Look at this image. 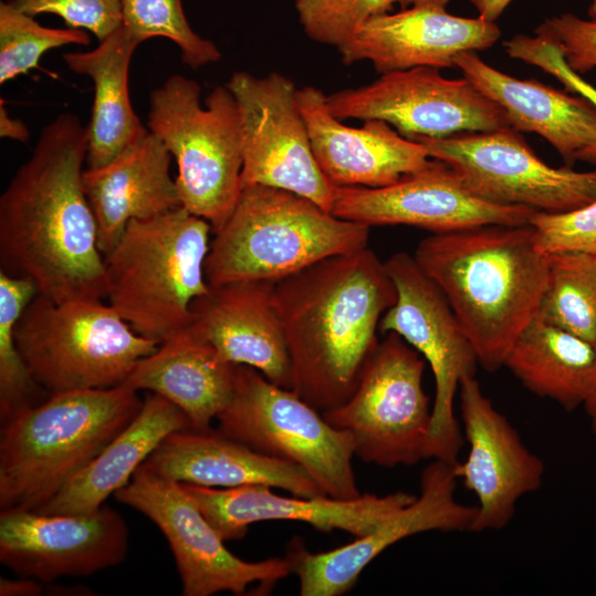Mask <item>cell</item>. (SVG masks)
<instances>
[{"instance_id": "8", "label": "cell", "mask_w": 596, "mask_h": 596, "mask_svg": "<svg viewBox=\"0 0 596 596\" xmlns=\"http://www.w3.org/2000/svg\"><path fill=\"white\" fill-rule=\"evenodd\" d=\"M14 339L47 395L118 386L160 344L138 334L100 299L56 304L41 295L23 310Z\"/></svg>"}, {"instance_id": "12", "label": "cell", "mask_w": 596, "mask_h": 596, "mask_svg": "<svg viewBox=\"0 0 596 596\" xmlns=\"http://www.w3.org/2000/svg\"><path fill=\"white\" fill-rule=\"evenodd\" d=\"M447 163L479 198L501 205L562 213L596 200V168L575 171L541 160L513 128L413 138Z\"/></svg>"}, {"instance_id": "32", "label": "cell", "mask_w": 596, "mask_h": 596, "mask_svg": "<svg viewBox=\"0 0 596 596\" xmlns=\"http://www.w3.org/2000/svg\"><path fill=\"white\" fill-rule=\"evenodd\" d=\"M38 295L33 281L0 272V418L35 405L47 394L31 376L14 339V326Z\"/></svg>"}, {"instance_id": "3", "label": "cell", "mask_w": 596, "mask_h": 596, "mask_svg": "<svg viewBox=\"0 0 596 596\" xmlns=\"http://www.w3.org/2000/svg\"><path fill=\"white\" fill-rule=\"evenodd\" d=\"M413 256L446 297L478 363L488 372L502 368L547 281L549 255L538 248L532 225L432 234Z\"/></svg>"}, {"instance_id": "19", "label": "cell", "mask_w": 596, "mask_h": 596, "mask_svg": "<svg viewBox=\"0 0 596 596\" xmlns=\"http://www.w3.org/2000/svg\"><path fill=\"white\" fill-rule=\"evenodd\" d=\"M464 439L469 451L454 465L457 480L477 498L472 532L498 531L513 519L518 501L543 482L542 459L523 443L472 376L459 385Z\"/></svg>"}, {"instance_id": "7", "label": "cell", "mask_w": 596, "mask_h": 596, "mask_svg": "<svg viewBox=\"0 0 596 596\" xmlns=\"http://www.w3.org/2000/svg\"><path fill=\"white\" fill-rule=\"evenodd\" d=\"M147 128L175 160L181 206L215 233L242 192V129L236 100L219 85L201 103V87L175 74L151 91Z\"/></svg>"}, {"instance_id": "39", "label": "cell", "mask_w": 596, "mask_h": 596, "mask_svg": "<svg viewBox=\"0 0 596 596\" xmlns=\"http://www.w3.org/2000/svg\"><path fill=\"white\" fill-rule=\"evenodd\" d=\"M535 34L553 41L575 73L581 75L596 68V20L562 13L546 19Z\"/></svg>"}, {"instance_id": "31", "label": "cell", "mask_w": 596, "mask_h": 596, "mask_svg": "<svg viewBox=\"0 0 596 596\" xmlns=\"http://www.w3.org/2000/svg\"><path fill=\"white\" fill-rule=\"evenodd\" d=\"M536 317L596 344V255H549Z\"/></svg>"}, {"instance_id": "41", "label": "cell", "mask_w": 596, "mask_h": 596, "mask_svg": "<svg viewBox=\"0 0 596 596\" xmlns=\"http://www.w3.org/2000/svg\"><path fill=\"white\" fill-rule=\"evenodd\" d=\"M0 136L1 138H8L20 142H26L30 137L26 125L20 120L12 118L1 99L0 103Z\"/></svg>"}, {"instance_id": "27", "label": "cell", "mask_w": 596, "mask_h": 596, "mask_svg": "<svg viewBox=\"0 0 596 596\" xmlns=\"http://www.w3.org/2000/svg\"><path fill=\"white\" fill-rule=\"evenodd\" d=\"M237 365L188 324L139 360L123 384L164 397L187 415L193 429L203 430L230 402Z\"/></svg>"}, {"instance_id": "9", "label": "cell", "mask_w": 596, "mask_h": 596, "mask_svg": "<svg viewBox=\"0 0 596 596\" xmlns=\"http://www.w3.org/2000/svg\"><path fill=\"white\" fill-rule=\"evenodd\" d=\"M215 421L225 436L300 467L328 497L349 500L362 494L352 465L351 434L256 369L237 365L232 397Z\"/></svg>"}, {"instance_id": "24", "label": "cell", "mask_w": 596, "mask_h": 596, "mask_svg": "<svg viewBox=\"0 0 596 596\" xmlns=\"http://www.w3.org/2000/svg\"><path fill=\"white\" fill-rule=\"evenodd\" d=\"M142 466L179 483L211 488L265 485L297 497L327 496L297 465L260 454L212 428L170 434Z\"/></svg>"}, {"instance_id": "42", "label": "cell", "mask_w": 596, "mask_h": 596, "mask_svg": "<svg viewBox=\"0 0 596 596\" xmlns=\"http://www.w3.org/2000/svg\"><path fill=\"white\" fill-rule=\"evenodd\" d=\"M477 9L479 18L496 22L512 0H468Z\"/></svg>"}, {"instance_id": "11", "label": "cell", "mask_w": 596, "mask_h": 596, "mask_svg": "<svg viewBox=\"0 0 596 596\" xmlns=\"http://www.w3.org/2000/svg\"><path fill=\"white\" fill-rule=\"evenodd\" d=\"M385 268L396 300L382 316L379 331L395 332L429 364L435 381L429 432L430 460L456 462L464 435L455 415L461 381L475 375L478 359L455 312L414 256L398 252Z\"/></svg>"}, {"instance_id": "33", "label": "cell", "mask_w": 596, "mask_h": 596, "mask_svg": "<svg viewBox=\"0 0 596 596\" xmlns=\"http://www.w3.org/2000/svg\"><path fill=\"white\" fill-rule=\"evenodd\" d=\"M89 43L86 30L44 26L8 1L0 2V84L38 67L50 50Z\"/></svg>"}, {"instance_id": "35", "label": "cell", "mask_w": 596, "mask_h": 596, "mask_svg": "<svg viewBox=\"0 0 596 596\" xmlns=\"http://www.w3.org/2000/svg\"><path fill=\"white\" fill-rule=\"evenodd\" d=\"M416 0H296L304 32L312 41L334 45L350 41L370 19L390 13L395 4L403 9Z\"/></svg>"}, {"instance_id": "1", "label": "cell", "mask_w": 596, "mask_h": 596, "mask_svg": "<svg viewBox=\"0 0 596 596\" xmlns=\"http://www.w3.org/2000/svg\"><path fill=\"white\" fill-rule=\"evenodd\" d=\"M88 129L62 113L0 196V272L56 304L106 296L97 224L83 188Z\"/></svg>"}, {"instance_id": "34", "label": "cell", "mask_w": 596, "mask_h": 596, "mask_svg": "<svg viewBox=\"0 0 596 596\" xmlns=\"http://www.w3.org/2000/svg\"><path fill=\"white\" fill-rule=\"evenodd\" d=\"M120 8L121 25L140 43L157 36L170 40L192 70L221 60L217 46L191 28L182 0H120Z\"/></svg>"}, {"instance_id": "29", "label": "cell", "mask_w": 596, "mask_h": 596, "mask_svg": "<svg viewBox=\"0 0 596 596\" xmlns=\"http://www.w3.org/2000/svg\"><path fill=\"white\" fill-rule=\"evenodd\" d=\"M140 42L123 25L98 45L84 52H67L63 61L74 73L88 76L94 85L87 125V168H99L149 130L140 121L129 94V66Z\"/></svg>"}, {"instance_id": "37", "label": "cell", "mask_w": 596, "mask_h": 596, "mask_svg": "<svg viewBox=\"0 0 596 596\" xmlns=\"http://www.w3.org/2000/svg\"><path fill=\"white\" fill-rule=\"evenodd\" d=\"M505 52L511 58L536 66L557 78L568 93H576L596 107V87L586 82L566 64L557 45L541 35L517 34L504 42ZM596 164V143L582 150L577 161Z\"/></svg>"}, {"instance_id": "38", "label": "cell", "mask_w": 596, "mask_h": 596, "mask_svg": "<svg viewBox=\"0 0 596 596\" xmlns=\"http://www.w3.org/2000/svg\"><path fill=\"white\" fill-rule=\"evenodd\" d=\"M30 15L55 14L68 28L93 33L98 41L121 25L120 0H7Z\"/></svg>"}, {"instance_id": "30", "label": "cell", "mask_w": 596, "mask_h": 596, "mask_svg": "<svg viewBox=\"0 0 596 596\" xmlns=\"http://www.w3.org/2000/svg\"><path fill=\"white\" fill-rule=\"evenodd\" d=\"M595 359L593 343L535 316L511 347L503 366L533 394L573 411L584 404Z\"/></svg>"}, {"instance_id": "6", "label": "cell", "mask_w": 596, "mask_h": 596, "mask_svg": "<svg viewBox=\"0 0 596 596\" xmlns=\"http://www.w3.org/2000/svg\"><path fill=\"white\" fill-rule=\"evenodd\" d=\"M210 223L182 206L130 220L104 256L108 305L140 336L161 343L185 328L210 290Z\"/></svg>"}, {"instance_id": "28", "label": "cell", "mask_w": 596, "mask_h": 596, "mask_svg": "<svg viewBox=\"0 0 596 596\" xmlns=\"http://www.w3.org/2000/svg\"><path fill=\"white\" fill-rule=\"evenodd\" d=\"M192 428L187 415L164 397L149 393L136 417L52 499L35 511L89 513L105 504L172 433Z\"/></svg>"}, {"instance_id": "25", "label": "cell", "mask_w": 596, "mask_h": 596, "mask_svg": "<svg viewBox=\"0 0 596 596\" xmlns=\"http://www.w3.org/2000/svg\"><path fill=\"white\" fill-rule=\"evenodd\" d=\"M171 159L161 140L148 131L108 163L84 170L83 188L104 256L130 220L153 217L181 206L170 174Z\"/></svg>"}, {"instance_id": "20", "label": "cell", "mask_w": 596, "mask_h": 596, "mask_svg": "<svg viewBox=\"0 0 596 596\" xmlns=\"http://www.w3.org/2000/svg\"><path fill=\"white\" fill-rule=\"evenodd\" d=\"M448 2L416 0L396 13L370 19L338 47L342 63L370 61L380 74L418 66L454 68L459 54L496 44L501 35L496 22L454 15Z\"/></svg>"}, {"instance_id": "5", "label": "cell", "mask_w": 596, "mask_h": 596, "mask_svg": "<svg viewBox=\"0 0 596 596\" xmlns=\"http://www.w3.org/2000/svg\"><path fill=\"white\" fill-rule=\"evenodd\" d=\"M204 262L209 286L276 283L324 258L368 246L370 227L274 187H243Z\"/></svg>"}, {"instance_id": "13", "label": "cell", "mask_w": 596, "mask_h": 596, "mask_svg": "<svg viewBox=\"0 0 596 596\" xmlns=\"http://www.w3.org/2000/svg\"><path fill=\"white\" fill-rule=\"evenodd\" d=\"M114 496L162 532L177 564L183 596L221 592L243 595L254 583L258 584L257 594L263 595L291 574L286 557L247 562L231 553L181 485L142 465Z\"/></svg>"}, {"instance_id": "10", "label": "cell", "mask_w": 596, "mask_h": 596, "mask_svg": "<svg viewBox=\"0 0 596 596\" xmlns=\"http://www.w3.org/2000/svg\"><path fill=\"white\" fill-rule=\"evenodd\" d=\"M425 368L414 348L387 332L368 359L351 397L322 415L351 434L354 455L364 462L395 468L430 459L433 406L423 387Z\"/></svg>"}, {"instance_id": "14", "label": "cell", "mask_w": 596, "mask_h": 596, "mask_svg": "<svg viewBox=\"0 0 596 596\" xmlns=\"http://www.w3.org/2000/svg\"><path fill=\"white\" fill-rule=\"evenodd\" d=\"M242 129V185L284 189L331 212L337 188L319 168L291 79L235 72L225 84Z\"/></svg>"}, {"instance_id": "44", "label": "cell", "mask_w": 596, "mask_h": 596, "mask_svg": "<svg viewBox=\"0 0 596 596\" xmlns=\"http://www.w3.org/2000/svg\"><path fill=\"white\" fill-rule=\"evenodd\" d=\"M587 14L590 20H596V0H592L587 9Z\"/></svg>"}, {"instance_id": "43", "label": "cell", "mask_w": 596, "mask_h": 596, "mask_svg": "<svg viewBox=\"0 0 596 596\" xmlns=\"http://www.w3.org/2000/svg\"><path fill=\"white\" fill-rule=\"evenodd\" d=\"M596 348V344H595ZM583 407L587 414L593 433L596 435V359L594 370Z\"/></svg>"}, {"instance_id": "17", "label": "cell", "mask_w": 596, "mask_h": 596, "mask_svg": "<svg viewBox=\"0 0 596 596\" xmlns=\"http://www.w3.org/2000/svg\"><path fill=\"white\" fill-rule=\"evenodd\" d=\"M535 212L479 198L447 163L437 159L386 187H338L331 209L333 215L369 227L403 224L433 234L491 224L523 225Z\"/></svg>"}, {"instance_id": "2", "label": "cell", "mask_w": 596, "mask_h": 596, "mask_svg": "<svg viewBox=\"0 0 596 596\" xmlns=\"http://www.w3.org/2000/svg\"><path fill=\"white\" fill-rule=\"evenodd\" d=\"M292 390L323 413L353 394L375 349L382 316L396 300L384 262L368 246L336 255L274 284Z\"/></svg>"}, {"instance_id": "18", "label": "cell", "mask_w": 596, "mask_h": 596, "mask_svg": "<svg viewBox=\"0 0 596 596\" xmlns=\"http://www.w3.org/2000/svg\"><path fill=\"white\" fill-rule=\"evenodd\" d=\"M128 533L121 514L107 504L82 514L1 510L0 561L42 583L87 576L125 560Z\"/></svg>"}, {"instance_id": "23", "label": "cell", "mask_w": 596, "mask_h": 596, "mask_svg": "<svg viewBox=\"0 0 596 596\" xmlns=\"http://www.w3.org/2000/svg\"><path fill=\"white\" fill-rule=\"evenodd\" d=\"M274 284L248 280L210 286L191 304L189 326L226 361L254 368L272 383L292 389Z\"/></svg>"}, {"instance_id": "40", "label": "cell", "mask_w": 596, "mask_h": 596, "mask_svg": "<svg viewBox=\"0 0 596 596\" xmlns=\"http://www.w3.org/2000/svg\"><path fill=\"white\" fill-rule=\"evenodd\" d=\"M42 582L19 576L17 579L1 578L0 595L1 596H38L44 590Z\"/></svg>"}, {"instance_id": "22", "label": "cell", "mask_w": 596, "mask_h": 596, "mask_svg": "<svg viewBox=\"0 0 596 596\" xmlns=\"http://www.w3.org/2000/svg\"><path fill=\"white\" fill-rule=\"evenodd\" d=\"M296 98L315 159L336 187H386L424 169L432 159L421 142L383 120H365L360 128L342 124L317 87L297 88Z\"/></svg>"}, {"instance_id": "16", "label": "cell", "mask_w": 596, "mask_h": 596, "mask_svg": "<svg viewBox=\"0 0 596 596\" xmlns=\"http://www.w3.org/2000/svg\"><path fill=\"white\" fill-rule=\"evenodd\" d=\"M455 462L432 460L421 475L419 494L370 533L337 549L311 553L299 538L286 558L299 579L301 596H341L352 589L362 571L383 551L412 535L430 532H472L477 507L455 497Z\"/></svg>"}, {"instance_id": "21", "label": "cell", "mask_w": 596, "mask_h": 596, "mask_svg": "<svg viewBox=\"0 0 596 596\" xmlns=\"http://www.w3.org/2000/svg\"><path fill=\"white\" fill-rule=\"evenodd\" d=\"M180 485L224 542L243 539L252 523L276 520L300 521L321 532L340 530L361 538L416 498L404 491L364 493L349 500L290 498L276 494L265 485L224 489Z\"/></svg>"}, {"instance_id": "4", "label": "cell", "mask_w": 596, "mask_h": 596, "mask_svg": "<svg viewBox=\"0 0 596 596\" xmlns=\"http://www.w3.org/2000/svg\"><path fill=\"white\" fill-rule=\"evenodd\" d=\"M142 403L124 384L70 391L1 422V510L45 504L130 424Z\"/></svg>"}, {"instance_id": "15", "label": "cell", "mask_w": 596, "mask_h": 596, "mask_svg": "<svg viewBox=\"0 0 596 596\" xmlns=\"http://www.w3.org/2000/svg\"><path fill=\"white\" fill-rule=\"evenodd\" d=\"M327 104L340 120H383L409 139L511 127L503 108L467 78H446L429 66L381 74L368 85L327 95Z\"/></svg>"}, {"instance_id": "36", "label": "cell", "mask_w": 596, "mask_h": 596, "mask_svg": "<svg viewBox=\"0 0 596 596\" xmlns=\"http://www.w3.org/2000/svg\"><path fill=\"white\" fill-rule=\"evenodd\" d=\"M538 248L546 254L596 255V200L583 207L562 212H535L529 222Z\"/></svg>"}, {"instance_id": "26", "label": "cell", "mask_w": 596, "mask_h": 596, "mask_svg": "<svg viewBox=\"0 0 596 596\" xmlns=\"http://www.w3.org/2000/svg\"><path fill=\"white\" fill-rule=\"evenodd\" d=\"M464 77L507 113L519 132H535L572 168L578 153L596 143V107L586 98L540 82L518 79L483 62L476 52L455 61Z\"/></svg>"}]
</instances>
